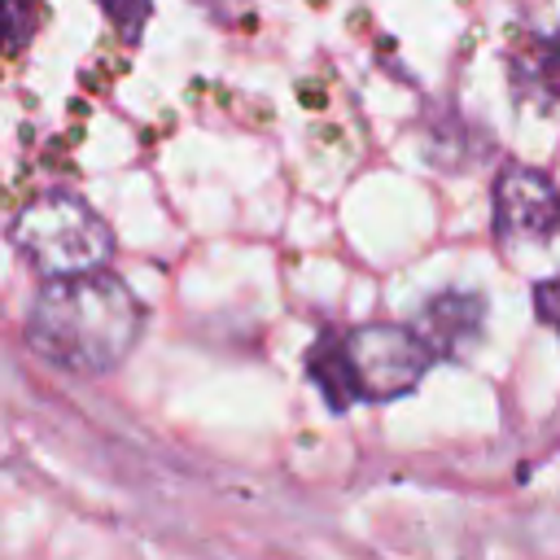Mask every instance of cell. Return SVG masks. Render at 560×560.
<instances>
[{
	"label": "cell",
	"instance_id": "4",
	"mask_svg": "<svg viewBox=\"0 0 560 560\" xmlns=\"http://www.w3.org/2000/svg\"><path fill=\"white\" fill-rule=\"evenodd\" d=\"M490 228L494 241H547L560 228V188L547 171L525 162H503L490 184Z\"/></svg>",
	"mask_w": 560,
	"mask_h": 560
},
{
	"label": "cell",
	"instance_id": "7",
	"mask_svg": "<svg viewBox=\"0 0 560 560\" xmlns=\"http://www.w3.org/2000/svg\"><path fill=\"white\" fill-rule=\"evenodd\" d=\"M512 88L534 96V101H556L560 96V31L534 35L525 44V61H512Z\"/></svg>",
	"mask_w": 560,
	"mask_h": 560
},
{
	"label": "cell",
	"instance_id": "3",
	"mask_svg": "<svg viewBox=\"0 0 560 560\" xmlns=\"http://www.w3.org/2000/svg\"><path fill=\"white\" fill-rule=\"evenodd\" d=\"M337 350H341L350 407L407 398L438 363L433 346L416 332V324H385V319L337 328Z\"/></svg>",
	"mask_w": 560,
	"mask_h": 560
},
{
	"label": "cell",
	"instance_id": "5",
	"mask_svg": "<svg viewBox=\"0 0 560 560\" xmlns=\"http://www.w3.org/2000/svg\"><path fill=\"white\" fill-rule=\"evenodd\" d=\"M416 332L433 346L438 359H468L486 332V298L464 289H442L420 306Z\"/></svg>",
	"mask_w": 560,
	"mask_h": 560
},
{
	"label": "cell",
	"instance_id": "10",
	"mask_svg": "<svg viewBox=\"0 0 560 560\" xmlns=\"http://www.w3.org/2000/svg\"><path fill=\"white\" fill-rule=\"evenodd\" d=\"M534 315L542 328H551L560 337V276L534 280Z\"/></svg>",
	"mask_w": 560,
	"mask_h": 560
},
{
	"label": "cell",
	"instance_id": "1",
	"mask_svg": "<svg viewBox=\"0 0 560 560\" xmlns=\"http://www.w3.org/2000/svg\"><path fill=\"white\" fill-rule=\"evenodd\" d=\"M144 332V306L131 284L105 267L48 276L26 315L31 350L74 376H105L122 368Z\"/></svg>",
	"mask_w": 560,
	"mask_h": 560
},
{
	"label": "cell",
	"instance_id": "6",
	"mask_svg": "<svg viewBox=\"0 0 560 560\" xmlns=\"http://www.w3.org/2000/svg\"><path fill=\"white\" fill-rule=\"evenodd\" d=\"M442 127H424V158L442 171H468L486 158V136L451 105H442Z\"/></svg>",
	"mask_w": 560,
	"mask_h": 560
},
{
	"label": "cell",
	"instance_id": "2",
	"mask_svg": "<svg viewBox=\"0 0 560 560\" xmlns=\"http://www.w3.org/2000/svg\"><path fill=\"white\" fill-rule=\"evenodd\" d=\"M9 245L39 276L92 271L114 258V228L74 192L52 188L31 197L9 219Z\"/></svg>",
	"mask_w": 560,
	"mask_h": 560
},
{
	"label": "cell",
	"instance_id": "9",
	"mask_svg": "<svg viewBox=\"0 0 560 560\" xmlns=\"http://www.w3.org/2000/svg\"><path fill=\"white\" fill-rule=\"evenodd\" d=\"M96 4H101V13L109 18V26H114L127 44H136V39L144 35L149 18H153V0H96Z\"/></svg>",
	"mask_w": 560,
	"mask_h": 560
},
{
	"label": "cell",
	"instance_id": "8",
	"mask_svg": "<svg viewBox=\"0 0 560 560\" xmlns=\"http://www.w3.org/2000/svg\"><path fill=\"white\" fill-rule=\"evenodd\" d=\"M44 18L39 0H0V52H18L31 44L35 26Z\"/></svg>",
	"mask_w": 560,
	"mask_h": 560
}]
</instances>
